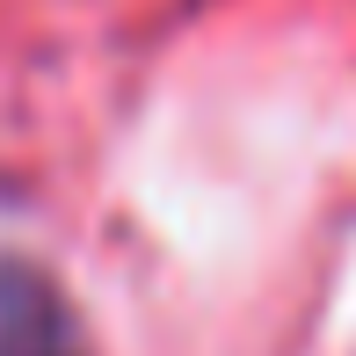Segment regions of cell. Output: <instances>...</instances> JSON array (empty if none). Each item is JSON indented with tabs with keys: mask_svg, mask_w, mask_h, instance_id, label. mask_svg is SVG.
Segmentation results:
<instances>
[{
	"mask_svg": "<svg viewBox=\"0 0 356 356\" xmlns=\"http://www.w3.org/2000/svg\"><path fill=\"white\" fill-rule=\"evenodd\" d=\"M0 356H80L66 298L29 262H0Z\"/></svg>",
	"mask_w": 356,
	"mask_h": 356,
	"instance_id": "cell-1",
	"label": "cell"
}]
</instances>
